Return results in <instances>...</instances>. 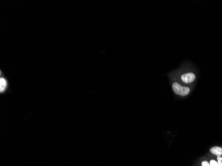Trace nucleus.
I'll return each instance as SVG.
<instances>
[{"label": "nucleus", "mask_w": 222, "mask_h": 166, "mask_svg": "<svg viewBox=\"0 0 222 166\" xmlns=\"http://www.w3.org/2000/svg\"><path fill=\"white\" fill-rule=\"evenodd\" d=\"M172 89L175 94L182 96L188 95L190 91L189 88L186 87V86H182L178 82H174L172 85Z\"/></svg>", "instance_id": "f257e3e1"}, {"label": "nucleus", "mask_w": 222, "mask_h": 166, "mask_svg": "<svg viewBox=\"0 0 222 166\" xmlns=\"http://www.w3.org/2000/svg\"><path fill=\"white\" fill-rule=\"evenodd\" d=\"M181 81L185 83H190L194 81L195 78H196V76L193 73L188 72L181 76Z\"/></svg>", "instance_id": "f03ea898"}, {"label": "nucleus", "mask_w": 222, "mask_h": 166, "mask_svg": "<svg viewBox=\"0 0 222 166\" xmlns=\"http://www.w3.org/2000/svg\"><path fill=\"white\" fill-rule=\"evenodd\" d=\"M210 152L212 154L217 156L222 155V148L219 147V146H214V147L210 149Z\"/></svg>", "instance_id": "7ed1b4c3"}, {"label": "nucleus", "mask_w": 222, "mask_h": 166, "mask_svg": "<svg viewBox=\"0 0 222 166\" xmlns=\"http://www.w3.org/2000/svg\"><path fill=\"white\" fill-rule=\"evenodd\" d=\"M7 86V82L3 78H1L0 79V91L3 92Z\"/></svg>", "instance_id": "20e7f679"}, {"label": "nucleus", "mask_w": 222, "mask_h": 166, "mask_svg": "<svg viewBox=\"0 0 222 166\" xmlns=\"http://www.w3.org/2000/svg\"><path fill=\"white\" fill-rule=\"evenodd\" d=\"M210 166H219V164L215 159H211L210 161Z\"/></svg>", "instance_id": "39448f33"}, {"label": "nucleus", "mask_w": 222, "mask_h": 166, "mask_svg": "<svg viewBox=\"0 0 222 166\" xmlns=\"http://www.w3.org/2000/svg\"><path fill=\"white\" fill-rule=\"evenodd\" d=\"M217 161L219 164V166H222V157L221 155H219L217 157Z\"/></svg>", "instance_id": "423d86ee"}, {"label": "nucleus", "mask_w": 222, "mask_h": 166, "mask_svg": "<svg viewBox=\"0 0 222 166\" xmlns=\"http://www.w3.org/2000/svg\"><path fill=\"white\" fill-rule=\"evenodd\" d=\"M201 166H210V162L207 161H203L201 162Z\"/></svg>", "instance_id": "0eeeda50"}]
</instances>
